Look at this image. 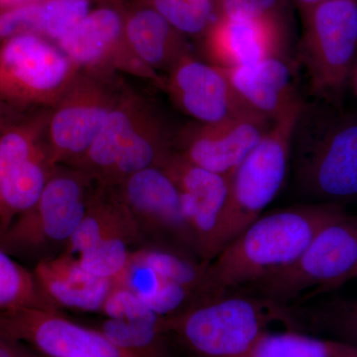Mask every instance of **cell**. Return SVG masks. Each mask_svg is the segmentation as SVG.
I'll use <instances>...</instances> for the list:
<instances>
[{
	"mask_svg": "<svg viewBox=\"0 0 357 357\" xmlns=\"http://www.w3.org/2000/svg\"><path fill=\"white\" fill-rule=\"evenodd\" d=\"M88 15L86 0H48L40 3L39 32L62 39Z\"/></svg>",
	"mask_w": 357,
	"mask_h": 357,
	"instance_id": "cell-26",
	"label": "cell"
},
{
	"mask_svg": "<svg viewBox=\"0 0 357 357\" xmlns=\"http://www.w3.org/2000/svg\"><path fill=\"white\" fill-rule=\"evenodd\" d=\"M136 133L128 115L121 112L107 114L100 132L89 149V157L96 165H116Z\"/></svg>",
	"mask_w": 357,
	"mask_h": 357,
	"instance_id": "cell-24",
	"label": "cell"
},
{
	"mask_svg": "<svg viewBox=\"0 0 357 357\" xmlns=\"http://www.w3.org/2000/svg\"><path fill=\"white\" fill-rule=\"evenodd\" d=\"M288 319L287 306L238 291L165 318V332L198 357H248L270 324Z\"/></svg>",
	"mask_w": 357,
	"mask_h": 357,
	"instance_id": "cell-3",
	"label": "cell"
},
{
	"mask_svg": "<svg viewBox=\"0 0 357 357\" xmlns=\"http://www.w3.org/2000/svg\"><path fill=\"white\" fill-rule=\"evenodd\" d=\"M0 328L51 357H142L41 307L0 310Z\"/></svg>",
	"mask_w": 357,
	"mask_h": 357,
	"instance_id": "cell-7",
	"label": "cell"
},
{
	"mask_svg": "<svg viewBox=\"0 0 357 357\" xmlns=\"http://www.w3.org/2000/svg\"><path fill=\"white\" fill-rule=\"evenodd\" d=\"M128 198L157 231L188 244L199 256L198 244L183 215L177 185L165 171L149 167L132 174L128 181Z\"/></svg>",
	"mask_w": 357,
	"mask_h": 357,
	"instance_id": "cell-13",
	"label": "cell"
},
{
	"mask_svg": "<svg viewBox=\"0 0 357 357\" xmlns=\"http://www.w3.org/2000/svg\"><path fill=\"white\" fill-rule=\"evenodd\" d=\"M109 229V222H102L96 217L86 215L74 234L70 237V250L73 253H81L95 246L105 236H112Z\"/></svg>",
	"mask_w": 357,
	"mask_h": 357,
	"instance_id": "cell-30",
	"label": "cell"
},
{
	"mask_svg": "<svg viewBox=\"0 0 357 357\" xmlns=\"http://www.w3.org/2000/svg\"><path fill=\"white\" fill-rule=\"evenodd\" d=\"M158 11L178 31L198 34L210 29L220 16L213 0H154Z\"/></svg>",
	"mask_w": 357,
	"mask_h": 357,
	"instance_id": "cell-23",
	"label": "cell"
},
{
	"mask_svg": "<svg viewBox=\"0 0 357 357\" xmlns=\"http://www.w3.org/2000/svg\"><path fill=\"white\" fill-rule=\"evenodd\" d=\"M26 307L46 309L31 274L0 248V310Z\"/></svg>",
	"mask_w": 357,
	"mask_h": 357,
	"instance_id": "cell-22",
	"label": "cell"
},
{
	"mask_svg": "<svg viewBox=\"0 0 357 357\" xmlns=\"http://www.w3.org/2000/svg\"><path fill=\"white\" fill-rule=\"evenodd\" d=\"M222 69L246 105L270 121L279 119L301 100L291 69L282 57Z\"/></svg>",
	"mask_w": 357,
	"mask_h": 357,
	"instance_id": "cell-15",
	"label": "cell"
},
{
	"mask_svg": "<svg viewBox=\"0 0 357 357\" xmlns=\"http://www.w3.org/2000/svg\"><path fill=\"white\" fill-rule=\"evenodd\" d=\"M77 262L93 276L112 280L128 269V248L119 236H105L95 246L81 253Z\"/></svg>",
	"mask_w": 357,
	"mask_h": 357,
	"instance_id": "cell-25",
	"label": "cell"
},
{
	"mask_svg": "<svg viewBox=\"0 0 357 357\" xmlns=\"http://www.w3.org/2000/svg\"><path fill=\"white\" fill-rule=\"evenodd\" d=\"M100 333L117 347L136 352L152 347L158 340L159 335L166 333L165 319L161 324L137 323L109 319L103 324Z\"/></svg>",
	"mask_w": 357,
	"mask_h": 357,
	"instance_id": "cell-27",
	"label": "cell"
},
{
	"mask_svg": "<svg viewBox=\"0 0 357 357\" xmlns=\"http://www.w3.org/2000/svg\"><path fill=\"white\" fill-rule=\"evenodd\" d=\"M218 2L222 1V0H218Z\"/></svg>",
	"mask_w": 357,
	"mask_h": 357,
	"instance_id": "cell-36",
	"label": "cell"
},
{
	"mask_svg": "<svg viewBox=\"0 0 357 357\" xmlns=\"http://www.w3.org/2000/svg\"><path fill=\"white\" fill-rule=\"evenodd\" d=\"M344 204L305 203L261 215L208 263L206 299L238 292L297 261Z\"/></svg>",
	"mask_w": 357,
	"mask_h": 357,
	"instance_id": "cell-1",
	"label": "cell"
},
{
	"mask_svg": "<svg viewBox=\"0 0 357 357\" xmlns=\"http://www.w3.org/2000/svg\"><path fill=\"white\" fill-rule=\"evenodd\" d=\"M109 112L96 107H73L59 112L52 121V137L61 149L89 150Z\"/></svg>",
	"mask_w": 357,
	"mask_h": 357,
	"instance_id": "cell-20",
	"label": "cell"
},
{
	"mask_svg": "<svg viewBox=\"0 0 357 357\" xmlns=\"http://www.w3.org/2000/svg\"><path fill=\"white\" fill-rule=\"evenodd\" d=\"M325 1H328V0H293L296 6L300 9L301 13L307 10V9L312 8V6H317V4Z\"/></svg>",
	"mask_w": 357,
	"mask_h": 357,
	"instance_id": "cell-31",
	"label": "cell"
},
{
	"mask_svg": "<svg viewBox=\"0 0 357 357\" xmlns=\"http://www.w3.org/2000/svg\"><path fill=\"white\" fill-rule=\"evenodd\" d=\"M37 2V0H0V10L3 9L11 8V7H16L24 6V4L33 3Z\"/></svg>",
	"mask_w": 357,
	"mask_h": 357,
	"instance_id": "cell-32",
	"label": "cell"
},
{
	"mask_svg": "<svg viewBox=\"0 0 357 357\" xmlns=\"http://www.w3.org/2000/svg\"><path fill=\"white\" fill-rule=\"evenodd\" d=\"M301 14L300 57L312 93L335 102L357 58V0H328Z\"/></svg>",
	"mask_w": 357,
	"mask_h": 357,
	"instance_id": "cell-6",
	"label": "cell"
},
{
	"mask_svg": "<svg viewBox=\"0 0 357 357\" xmlns=\"http://www.w3.org/2000/svg\"><path fill=\"white\" fill-rule=\"evenodd\" d=\"M168 21L156 10L140 11L129 21V41L142 60L160 65L176 51L172 30Z\"/></svg>",
	"mask_w": 357,
	"mask_h": 357,
	"instance_id": "cell-21",
	"label": "cell"
},
{
	"mask_svg": "<svg viewBox=\"0 0 357 357\" xmlns=\"http://www.w3.org/2000/svg\"><path fill=\"white\" fill-rule=\"evenodd\" d=\"M36 281L59 304L86 312L102 310L112 288V280L84 271L77 260L64 256L37 265Z\"/></svg>",
	"mask_w": 357,
	"mask_h": 357,
	"instance_id": "cell-16",
	"label": "cell"
},
{
	"mask_svg": "<svg viewBox=\"0 0 357 357\" xmlns=\"http://www.w3.org/2000/svg\"><path fill=\"white\" fill-rule=\"evenodd\" d=\"M289 331L332 338L357 347V297L333 298L311 306H288Z\"/></svg>",
	"mask_w": 357,
	"mask_h": 357,
	"instance_id": "cell-17",
	"label": "cell"
},
{
	"mask_svg": "<svg viewBox=\"0 0 357 357\" xmlns=\"http://www.w3.org/2000/svg\"><path fill=\"white\" fill-rule=\"evenodd\" d=\"M165 172L177 185L183 215L198 244L199 256L208 263L213 259L231 177L192 165L185 159L171 161Z\"/></svg>",
	"mask_w": 357,
	"mask_h": 357,
	"instance_id": "cell-9",
	"label": "cell"
},
{
	"mask_svg": "<svg viewBox=\"0 0 357 357\" xmlns=\"http://www.w3.org/2000/svg\"><path fill=\"white\" fill-rule=\"evenodd\" d=\"M68 70L64 54L36 34L13 37L0 47V89L43 93L62 83Z\"/></svg>",
	"mask_w": 357,
	"mask_h": 357,
	"instance_id": "cell-12",
	"label": "cell"
},
{
	"mask_svg": "<svg viewBox=\"0 0 357 357\" xmlns=\"http://www.w3.org/2000/svg\"><path fill=\"white\" fill-rule=\"evenodd\" d=\"M356 271L357 215L344 213L314 237L297 261L246 290L296 306L354 281Z\"/></svg>",
	"mask_w": 357,
	"mask_h": 357,
	"instance_id": "cell-5",
	"label": "cell"
},
{
	"mask_svg": "<svg viewBox=\"0 0 357 357\" xmlns=\"http://www.w3.org/2000/svg\"><path fill=\"white\" fill-rule=\"evenodd\" d=\"M305 105L301 98L275 119L269 130L234 171L213 243V259L259 218L280 192L291 163L294 135Z\"/></svg>",
	"mask_w": 357,
	"mask_h": 357,
	"instance_id": "cell-4",
	"label": "cell"
},
{
	"mask_svg": "<svg viewBox=\"0 0 357 357\" xmlns=\"http://www.w3.org/2000/svg\"><path fill=\"white\" fill-rule=\"evenodd\" d=\"M121 18L114 11L102 9L89 14L62 39L63 51L77 63L95 62L121 32Z\"/></svg>",
	"mask_w": 357,
	"mask_h": 357,
	"instance_id": "cell-18",
	"label": "cell"
},
{
	"mask_svg": "<svg viewBox=\"0 0 357 357\" xmlns=\"http://www.w3.org/2000/svg\"><path fill=\"white\" fill-rule=\"evenodd\" d=\"M0 357H14L13 354L6 349V347L0 345Z\"/></svg>",
	"mask_w": 357,
	"mask_h": 357,
	"instance_id": "cell-34",
	"label": "cell"
},
{
	"mask_svg": "<svg viewBox=\"0 0 357 357\" xmlns=\"http://www.w3.org/2000/svg\"><path fill=\"white\" fill-rule=\"evenodd\" d=\"M248 357H357V347L287 330L265 333Z\"/></svg>",
	"mask_w": 357,
	"mask_h": 357,
	"instance_id": "cell-19",
	"label": "cell"
},
{
	"mask_svg": "<svg viewBox=\"0 0 357 357\" xmlns=\"http://www.w3.org/2000/svg\"><path fill=\"white\" fill-rule=\"evenodd\" d=\"M293 182L307 203L357 201V115H325L305 105L294 135Z\"/></svg>",
	"mask_w": 357,
	"mask_h": 357,
	"instance_id": "cell-2",
	"label": "cell"
},
{
	"mask_svg": "<svg viewBox=\"0 0 357 357\" xmlns=\"http://www.w3.org/2000/svg\"><path fill=\"white\" fill-rule=\"evenodd\" d=\"M349 83L351 84L354 93H356L357 96V58L356 63H354V68H352L351 77H349Z\"/></svg>",
	"mask_w": 357,
	"mask_h": 357,
	"instance_id": "cell-33",
	"label": "cell"
},
{
	"mask_svg": "<svg viewBox=\"0 0 357 357\" xmlns=\"http://www.w3.org/2000/svg\"><path fill=\"white\" fill-rule=\"evenodd\" d=\"M173 89L188 114L204 123L261 115L246 105L225 70L215 65L184 61L174 74Z\"/></svg>",
	"mask_w": 357,
	"mask_h": 357,
	"instance_id": "cell-11",
	"label": "cell"
},
{
	"mask_svg": "<svg viewBox=\"0 0 357 357\" xmlns=\"http://www.w3.org/2000/svg\"><path fill=\"white\" fill-rule=\"evenodd\" d=\"M356 279H357V271H356V275H354V280H356Z\"/></svg>",
	"mask_w": 357,
	"mask_h": 357,
	"instance_id": "cell-35",
	"label": "cell"
},
{
	"mask_svg": "<svg viewBox=\"0 0 357 357\" xmlns=\"http://www.w3.org/2000/svg\"><path fill=\"white\" fill-rule=\"evenodd\" d=\"M286 46L284 16L220 14L208 31L206 47L215 66L225 69L282 57Z\"/></svg>",
	"mask_w": 357,
	"mask_h": 357,
	"instance_id": "cell-8",
	"label": "cell"
},
{
	"mask_svg": "<svg viewBox=\"0 0 357 357\" xmlns=\"http://www.w3.org/2000/svg\"><path fill=\"white\" fill-rule=\"evenodd\" d=\"M273 122L262 115H248L204 123L187 138L184 159L211 172L232 177Z\"/></svg>",
	"mask_w": 357,
	"mask_h": 357,
	"instance_id": "cell-10",
	"label": "cell"
},
{
	"mask_svg": "<svg viewBox=\"0 0 357 357\" xmlns=\"http://www.w3.org/2000/svg\"><path fill=\"white\" fill-rule=\"evenodd\" d=\"M33 208H36V215H27L16 223L9 241L29 243L38 234L53 241H69L86 215L81 188L70 178L47 183Z\"/></svg>",
	"mask_w": 357,
	"mask_h": 357,
	"instance_id": "cell-14",
	"label": "cell"
},
{
	"mask_svg": "<svg viewBox=\"0 0 357 357\" xmlns=\"http://www.w3.org/2000/svg\"><path fill=\"white\" fill-rule=\"evenodd\" d=\"M102 312L109 319L161 324L164 319L155 314L133 291L128 288L114 289L105 300Z\"/></svg>",
	"mask_w": 357,
	"mask_h": 357,
	"instance_id": "cell-28",
	"label": "cell"
},
{
	"mask_svg": "<svg viewBox=\"0 0 357 357\" xmlns=\"http://www.w3.org/2000/svg\"><path fill=\"white\" fill-rule=\"evenodd\" d=\"M286 0H222L220 4V14L239 16H284Z\"/></svg>",
	"mask_w": 357,
	"mask_h": 357,
	"instance_id": "cell-29",
	"label": "cell"
}]
</instances>
